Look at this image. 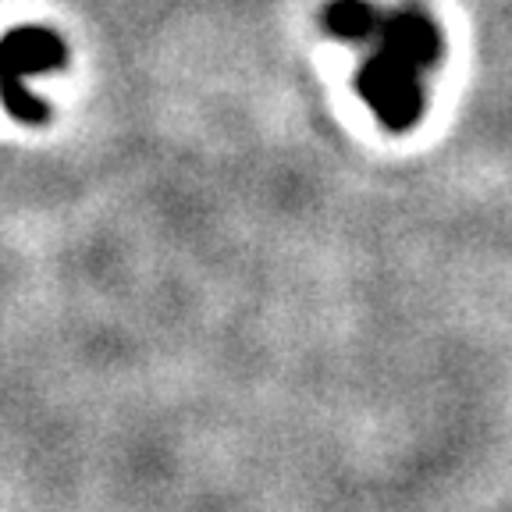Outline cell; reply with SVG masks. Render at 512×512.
<instances>
[{
	"label": "cell",
	"mask_w": 512,
	"mask_h": 512,
	"mask_svg": "<svg viewBox=\"0 0 512 512\" xmlns=\"http://www.w3.org/2000/svg\"><path fill=\"white\" fill-rule=\"evenodd\" d=\"M420 68L399 61L388 50H370V57L356 72V93L363 96V104L374 111V118L392 132H409L416 121L424 118V82H420Z\"/></svg>",
	"instance_id": "obj_2"
},
{
	"label": "cell",
	"mask_w": 512,
	"mask_h": 512,
	"mask_svg": "<svg viewBox=\"0 0 512 512\" xmlns=\"http://www.w3.org/2000/svg\"><path fill=\"white\" fill-rule=\"evenodd\" d=\"M377 50H388L399 61L413 64L420 72L441 61V32L424 11H384L381 32H377Z\"/></svg>",
	"instance_id": "obj_3"
},
{
	"label": "cell",
	"mask_w": 512,
	"mask_h": 512,
	"mask_svg": "<svg viewBox=\"0 0 512 512\" xmlns=\"http://www.w3.org/2000/svg\"><path fill=\"white\" fill-rule=\"evenodd\" d=\"M68 64V47L47 25H15L0 36V104L15 121L43 125L50 114L47 100L29 89V79L61 72Z\"/></svg>",
	"instance_id": "obj_1"
},
{
	"label": "cell",
	"mask_w": 512,
	"mask_h": 512,
	"mask_svg": "<svg viewBox=\"0 0 512 512\" xmlns=\"http://www.w3.org/2000/svg\"><path fill=\"white\" fill-rule=\"evenodd\" d=\"M381 22H384V11L374 8L370 0H331L328 8H324V29L342 43L374 47Z\"/></svg>",
	"instance_id": "obj_4"
}]
</instances>
